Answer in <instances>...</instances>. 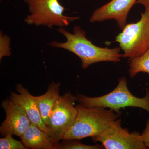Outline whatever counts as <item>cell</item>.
Listing matches in <instances>:
<instances>
[{"instance_id": "obj_12", "label": "cell", "mask_w": 149, "mask_h": 149, "mask_svg": "<svg viewBox=\"0 0 149 149\" xmlns=\"http://www.w3.org/2000/svg\"><path fill=\"white\" fill-rule=\"evenodd\" d=\"M61 85L60 83L52 82L48 86L47 91L45 94L36 97L42 119L46 126L53 108L61 97L60 95Z\"/></svg>"}, {"instance_id": "obj_13", "label": "cell", "mask_w": 149, "mask_h": 149, "mask_svg": "<svg viewBox=\"0 0 149 149\" xmlns=\"http://www.w3.org/2000/svg\"><path fill=\"white\" fill-rule=\"evenodd\" d=\"M129 67L128 72L131 78L136 77L139 72L149 74V49L141 56L129 60Z\"/></svg>"}, {"instance_id": "obj_16", "label": "cell", "mask_w": 149, "mask_h": 149, "mask_svg": "<svg viewBox=\"0 0 149 149\" xmlns=\"http://www.w3.org/2000/svg\"><path fill=\"white\" fill-rule=\"evenodd\" d=\"M10 39L7 35L0 32V60L4 57H10L11 55Z\"/></svg>"}, {"instance_id": "obj_8", "label": "cell", "mask_w": 149, "mask_h": 149, "mask_svg": "<svg viewBox=\"0 0 149 149\" xmlns=\"http://www.w3.org/2000/svg\"><path fill=\"white\" fill-rule=\"evenodd\" d=\"M1 106L6 114L5 119L0 127L1 136L4 137L11 134L21 137L31 123L26 113L10 98L3 101Z\"/></svg>"}, {"instance_id": "obj_2", "label": "cell", "mask_w": 149, "mask_h": 149, "mask_svg": "<svg viewBox=\"0 0 149 149\" xmlns=\"http://www.w3.org/2000/svg\"><path fill=\"white\" fill-rule=\"evenodd\" d=\"M77 114L73 125L65 133L62 140L81 139L96 137L118 119L121 112L102 107L76 105Z\"/></svg>"}, {"instance_id": "obj_6", "label": "cell", "mask_w": 149, "mask_h": 149, "mask_svg": "<svg viewBox=\"0 0 149 149\" xmlns=\"http://www.w3.org/2000/svg\"><path fill=\"white\" fill-rule=\"evenodd\" d=\"M77 102V97L68 92L61 96L53 108L47 127L49 135L58 143L74 123Z\"/></svg>"}, {"instance_id": "obj_11", "label": "cell", "mask_w": 149, "mask_h": 149, "mask_svg": "<svg viewBox=\"0 0 149 149\" xmlns=\"http://www.w3.org/2000/svg\"><path fill=\"white\" fill-rule=\"evenodd\" d=\"M20 138L27 149H58L59 143L52 137L32 123Z\"/></svg>"}, {"instance_id": "obj_17", "label": "cell", "mask_w": 149, "mask_h": 149, "mask_svg": "<svg viewBox=\"0 0 149 149\" xmlns=\"http://www.w3.org/2000/svg\"><path fill=\"white\" fill-rule=\"evenodd\" d=\"M141 135L145 146L149 149V118L146 123V128Z\"/></svg>"}, {"instance_id": "obj_14", "label": "cell", "mask_w": 149, "mask_h": 149, "mask_svg": "<svg viewBox=\"0 0 149 149\" xmlns=\"http://www.w3.org/2000/svg\"><path fill=\"white\" fill-rule=\"evenodd\" d=\"M58 144V149H104L102 145H88L82 143L77 139L63 140Z\"/></svg>"}, {"instance_id": "obj_9", "label": "cell", "mask_w": 149, "mask_h": 149, "mask_svg": "<svg viewBox=\"0 0 149 149\" xmlns=\"http://www.w3.org/2000/svg\"><path fill=\"white\" fill-rule=\"evenodd\" d=\"M138 0H111L109 2L95 10L89 19L90 22H101L114 19L122 29L126 25L129 11Z\"/></svg>"}, {"instance_id": "obj_1", "label": "cell", "mask_w": 149, "mask_h": 149, "mask_svg": "<svg viewBox=\"0 0 149 149\" xmlns=\"http://www.w3.org/2000/svg\"><path fill=\"white\" fill-rule=\"evenodd\" d=\"M57 31L65 37L66 41L64 42L52 41L48 45L63 49L76 55L81 60L83 69H87L91 65L97 63L118 62L122 58L120 47L109 49L95 45L87 39L86 32L80 26L73 27V33L63 27H60Z\"/></svg>"}, {"instance_id": "obj_7", "label": "cell", "mask_w": 149, "mask_h": 149, "mask_svg": "<svg viewBox=\"0 0 149 149\" xmlns=\"http://www.w3.org/2000/svg\"><path fill=\"white\" fill-rule=\"evenodd\" d=\"M94 142L101 143L106 149H147L142 135L134 131L130 133L123 128L118 118L110 124L99 136L92 138Z\"/></svg>"}, {"instance_id": "obj_18", "label": "cell", "mask_w": 149, "mask_h": 149, "mask_svg": "<svg viewBox=\"0 0 149 149\" xmlns=\"http://www.w3.org/2000/svg\"><path fill=\"white\" fill-rule=\"evenodd\" d=\"M136 3H139L143 6L145 11L149 13V0H138Z\"/></svg>"}, {"instance_id": "obj_10", "label": "cell", "mask_w": 149, "mask_h": 149, "mask_svg": "<svg viewBox=\"0 0 149 149\" xmlns=\"http://www.w3.org/2000/svg\"><path fill=\"white\" fill-rule=\"evenodd\" d=\"M16 89L18 93L11 92V100L23 109L31 123L48 134L47 128L42 119L36 97L32 95L21 84H17Z\"/></svg>"}, {"instance_id": "obj_5", "label": "cell", "mask_w": 149, "mask_h": 149, "mask_svg": "<svg viewBox=\"0 0 149 149\" xmlns=\"http://www.w3.org/2000/svg\"><path fill=\"white\" fill-rule=\"evenodd\" d=\"M115 41L123 52V58L130 60L145 54L149 49V13H141L139 21L126 24Z\"/></svg>"}, {"instance_id": "obj_15", "label": "cell", "mask_w": 149, "mask_h": 149, "mask_svg": "<svg viewBox=\"0 0 149 149\" xmlns=\"http://www.w3.org/2000/svg\"><path fill=\"white\" fill-rule=\"evenodd\" d=\"M13 135L8 134L0 139L1 149H26V147L22 141L14 139Z\"/></svg>"}, {"instance_id": "obj_3", "label": "cell", "mask_w": 149, "mask_h": 149, "mask_svg": "<svg viewBox=\"0 0 149 149\" xmlns=\"http://www.w3.org/2000/svg\"><path fill=\"white\" fill-rule=\"evenodd\" d=\"M127 83L126 77H120L116 88L108 94L91 97L78 93L77 102L84 107H104L117 112H120V109L134 107L143 109L149 113V89H146L144 97H138L130 93Z\"/></svg>"}, {"instance_id": "obj_19", "label": "cell", "mask_w": 149, "mask_h": 149, "mask_svg": "<svg viewBox=\"0 0 149 149\" xmlns=\"http://www.w3.org/2000/svg\"></svg>"}, {"instance_id": "obj_4", "label": "cell", "mask_w": 149, "mask_h": 149, "mask_svg": "<svg viewBox=\"0 0 149 149\" xmlns=\"http://www.w3.org/2000/svg\"><path fill=\"white\" fill-rule=\"evenodd\" d=\"M28 6L29 14L24 21L29 25L54 27H67L70 22L77 20L79 17L64 15L65 8L59 0H23ZM69 1V0H67Z\"/></svg>"}]
</instances>
